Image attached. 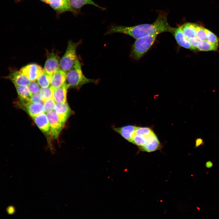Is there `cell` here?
I'll use <instances>...</instances> for the list:
<instances>
[{
	"instance_id": "9c48e42d",
	"label": "cell",
	"mask_w": 219,
	"mask_h": 219,
	"mask_svg": "<svg viewBox=\"0 0 219 219\" xmlns=\"http://www.w3.org/2000/svg\"><path fill=\"white\" fill-rule=\"evenodd\" d=\"M160 143L153 131L148 137L146 143L144 145L139 147V149L143 151L151 152L159 149Z\"/></svg>"
},
{
	"instance_id": "83f0119b",
	"label": "cell",
	"mask_w": 219,
	"mask_h": 219,
	"mask_svg": "<svg viewBox=\"0 0 219 219\" xmlns=\"http://www.w3.org/2000/svg\"><path fill=\"white\" fill-rule=\"evenodd\" d=\"M196 37L199 40H205L206 39L205 28L197 25L196 28Z\"/></svg>"
},
{
	"instance_id": "d590c367",
	"label": "cell",
	"mask_w": 219,
	"mask_h": 219,
	"mask_svg": "<svg viewBox=\"0 0 219 219\" xmlns=\"http://www.w3.org/2000/svg\"><path fill=\"white\" fill-rule=\"evenodd\" d=\"M20 0H17V1H19Z\"/></svg>"
},
{
	"instance_id": "ba28073f",
	"label": "cell",
	"mask_w": 219,
	"mask_h": 219,
	"mask_svg": "<svg viewBox=\"0 0 219 219\" xmlns=\"http://www.w3.org/2000/svg\"><path fill=\"white\" fill-rule=\"evenodd\" d=\"M43 69L36 64H28L22 67L20 71L27 77L31 81H36Z\"/></svg>"
},
{
	"instance_id": "d4e9b609",
	"label": "cell",
	"mask_w": 219,
	"mask_h": 219,
	"mask_svg": "<svg viewBox=\"0 0 219 219\" xmlns=\"http://www.w3.org/2000/svg\"><path fill=\"white\" fill-rule=\"evenodd\" d=\"M206 34V40L210 43L218 46L219 38L213 33L209 30L205 29Z\"/></svg>"
},
{
	"instance_id": "603a6c76",
	"label": "cell",
	"mask_w": 219,
	"mask_h": 219,
	"mask_svg": "<svg viewBox=\"0 0 219 219\" xmlns=\"http://www.w3.org/2000/svg\"><path fill=\"white\" fill-rule=\"evenodd\" d=\"M54 89L51 86L46 88H41L39 94L44 102L53 98Z\"/></svg>"
},
{
	"instance_id": "8fae6325",
	"label": "cell",
	"mask_w": 219,
	"mask_h": 219,
	"mask_svg": "<svg viewBox=\"0 0 219 219\" xmlns=\"http://www.w3.org/2000/svg\"><path fill=\"white\" fill-rule=\"evenodd\" d=\"M54 110L64 126L71 112L68 103L67 102L65 103H56Z\"/></svg>"
},
{
	"instance_id": "3957f363",
	"label": "cell",
	"mask_w": 219,
	"mask_h": 219,
	"mask_svg": "<svg viewBox=\"0 0 219 219\" xmlns=\"http://www.w3.org/2000/svg\"><path fill=\"white\" fill-rule=\"evenodd\" d=\"M157 35H148L136 39L132 46L130 56L136 60L140 59L153 44Z\"/></svg>"
},
{
	"instance_id": "d6a6232c",
	"label": "cell",
	"mask_w": 219,
	"mask_h": 219,
	"mask_svg": "<svg viewBox=\"0 0 219 219\" xmlns=\"http://www.w3.org/2000/svg\"><path fill=\"white\" fill-rule=\"evenodd\" d=\"M213 163L210 161H208L206 163V166L208 168H211L213 166Z\"/></svg>"
},
{
	"instance_id": "7a4b0ae2",
	"label": "cell",
	"mask_w": 219,
	"mask_h": 219,
	"mask_svg": "<svg viewBox=\"0 0 219 219\" xmlns=\"http://www.w3.org/2000/svg\"><path fill=\"white\" fill-rule=\"evenodd\" d=\"M98 79H89L85 76L78 57L72 68L66 73V82L69 88L79 89L87 83H97Z\"/></svg>"
},
{
	"instance_id": "5b68a950",
	"label": "cell",
	"mask_w": 219,
	"mask_h": 219,
	"mask_svg": "<svg viewBox=\"0 0 219 219\" xmlns=\"http://www.w3.org/2000/svg\"><path fill=\"white\" fill-rule=\"evenodd\" d=\"M50 128V135L54 138L58 137L63 125L55 111H51L47 113Z\"/></svg>"
},
{
	"instance_id": "277c9868",
	"label": "cell",
	"mask_w": 219,
	"mask_h": 219,
	"mask_svg": "<svg viewBox=\"0 0 219 219\" xmlns=\"http://www.w3.org/2000/svg\"><path fill=\"white\" fill-rule=\"evenodd\" d=\"M80 42H68L65 53L60 60V68L66 73L73 67L77 58L76 49Z\"/></svg>"
},
{
	"instance_id": "9a60e30c",
	"label": "cell",
	"mask_w": 219,
	"mask_h": 219,
	"mask_svg": "<svg viewBox=\"0 0 219 219\" xmlns=\"http://www.w3.org/2000/svg\"><path fill=\"white\" fill-rule=\"evenodd\" d=\"M39 128L43 132L50 134V128L47 115L43 113L32 117Z\"/></svg>"
},
{
	"instance_id": "44dd1931",
	"label": "cell",
	"mask_w": 219,
	"mask_h": 219,
	"mask_svg": "<svg viewBox=\"0 0 219 219\" xmlns=\"http://www.w3.org/2000/svg\"><path fill=\"white\" fill-rule=\"evenodd\" d=\"M70 2L71 6L75 10V9H80L82 6L86 4H91L100 9H103V8L96 4L92 0H70Z\"/></svg>"
},
{
	"instance_id": "4316f807",
	"label": "cell",
	"mask_w": 219,
	"mask_h": 219,
	"mask_svg": "<svg viewBox=\"0 0 219 219\" xmlns=\"http://www.w3.org/2000/svg\"><path fill=\"white\" fill-rule=\"evenodd\" d=\"M27 86L31 96L39 92L40 86L36 81H31Z\"/></svg>"
},
{
	"instance_id": "7c38bea8",
	"label": "cell",
	"mask_w": 219,
	"mask_h": 219,
	"mask_svg": "<svg viewBox=\"0 0 219 219\" xmlns=\"http://www.w3.org/2000/svg\"><path fill=\"white\" fill-rule=\"evenodd\" d=\"M46 3L55 10L60 13L70 11L73 12H77L73 9L70 4L64 0H47Z\"/></svg>"
},
{
	"instance_id": "4fadbf2b",
	"label": "cell",
	"mask_w": 219,
	"mask_h": 219,
	"mask_svg": "<svg viewBox=\"0 0 219 219\" xmlns=\"http://www.w3.org/2000/svg\"><path fill=\"white\" fill-rule=\"evenodd\" d=\"M172 32L177 43L180 46L190 50L196 49L190 44L184 34L181 27L173 28Z\"/></svg>"
},
{
	"instance_id": "2e32d148",
	"label": "cell",
	"mask_w": 219,
	"mask_h": 219,
	"mask_svg": "<svg viewBox=\"0 0 219 219\" xmlns=\"http://www.w3.org/2000/svg\"><path fill=\"white\" fill-rule=\"evenodd\" d=\"M66 82V73L61 69L52 75L50 86L54 89L62 86Z\"/></svg>"
},
{
	"instance_id": "8992f818",
	"label": "cell",
	"mask_w": 219,
	"mask_h": 219,
	"mask_svg": "<svg viewBox=\"0 0 219 219\" xmlns=\"http://www.w3.org/2000/svg\"><path fill=\"white\" fill-rule=\"evenodd\" d=\"M16 104L32 117L44 112L43 104L41 103L23 102L19 100Z\"/></svg>"
},
{
	"instance_id": "6da1fadb",
	"label": "cell",
	"mask_w": 219,
	"mask_h": 219,
	"mask_svg": "<svg viewBox=\"0 0 219 219\" xmlns=\"http://www.w3.org/2000/svg\"><path fill=\"white\" fill-rule=\"evenodd\" d=\"M173 28L168 24L167 15L160 13L156 20L151 24H144L132 26H117L115 30L137 39L148 35L156 34L165 32H172Z\"/></svg>"
},
{
	"instance_id": "836d02e7",
	"label": "cell",
	"mask_w": 219,
	"mask_h": 219,
	"mask_svg": "<svg viewBox=\"0 0 219 219\" xmlns=\"http://www.w3.org/2000/svg\"><path fill=\"white\" fill-rule=\"evenodd\" d=\"M65 1H66L67 3H68L69 4H70V0H64Z\"/></svg>"
},
{
	"instance_id": "f1b7e54d",
	"label": "cell",
	"mask_w": 219,
	"mask_h": 219,
	"mask_svg": "<svg viewBox=\"0 0 219 219\" xmlns=\"http://www.w3.org/2000/svg\"><path fill=\"white\" fill-rule=\"evenodd\" d=\"M153 131L149 128L137 127L134 134L148 136Z\"/></svg>"
},
{
	"instance_id": "484cf974",
	"label": "cell",
	"mask_w": 219,
	"mask_h": 219,
	"mask_svg": "<svg viewBox=\"0 0 219 219\" xmlns=\"http://www.w3.org/2000/svg\"><path fill=\"white\" fill-rule=\"evenodd\" d=\"M56 103L53 98L45 101L43 104L44 112L48 113L54 110Z\"/></svg>"
},
{
	"instance_id": "4dcf8cb0",
	"label": "cell",
	"mask_w": 219,
	"mask_h": 219,
	"mask_svg": "<svg viewBox=\"0 0 219 219\" xmlns=\"http://www.w3.org/2000/svg\"><path fill=\"white\" fill-rule=\"evenodd\" d=\"M191 45L194 48L197 49V45L199 40L195 36L187 39Z\"/></svg>"
},
{
	"instance_id": "5bb4252c",
	"label": "cell",
	"mask_w": 219,
	"mask_h": 219,
	"mask_svg": "<svg viewBox=\"0 0 219 219\" xmlns=\"http://www.w3.org/2000/svg\"><path fill=\"white\" fill-rule=\"evenodd\" d=\"M137 126L128 125L120 127H114L113 129L127 141L131 142Z\"/></svg>"
},
{
	"instance_id": "ac0fdd59",
	"label": "cell",
	"mask_w": 219,
	"mask_h": 219,
	"mask_svg": "<svg viewBox=\"0 0 219 219\" xmlns=\"http://www.w3.org/2000/svg\"><path fill=\"white\" fill-rule=\"evenodd\" d=\"M196 24L186 23L181 26L182 32L187 39L196 36Z\"/></svg>"
},
{
	"instance_id": "7402d4cb",
	"label": "cell",
	"mask_w": 219,
	"mask_h": 219,
	"mask_svg": "<svg viewBox=\"0 0 219 219\" xmlns=\"http://www.w3.org/2000/svg\"><path fill=\"white\" fill-rule=\"evenodd\" d=\"M218 46L213 44L206 40H199L197 45V49L202 51L216 50Z\"/></svg>"
},
{
	"instance_id": "1f68e13d",
	"label": "cell",
	"mask_w": 219,
	"mask_h": 219,
	"mask_svg": "<svg viewBox=\"0 0 219 219\" xmlns=\"http://www.w3.org/2000/svg\"><path fill=\"white\" fill-rule=\"evenodd\" d=\"M203 144V140L201 138L197 139L196 141V146L197 147Z\"/></svg>"
},
{
	"instance_id": "d6986e66",
	"label": "cell",
	"mask_w": 219,
	"mask_h": 219,
	"mask_svg": "<svg viewBox=\"0 0 219 219\" xmlns=\"http://www.w3.org/2000/svg\"><path fill=\"white\" fill-rule=\"evenodd\" d=\"M19 96V100L30 102L31 95L27 86L15 85Z\"/></svg>"
},
{
	"instance_id": "ffe728a7",
	"label": "cell",
	"mask_w": 219,
	"mask_h": 219,
	"mask_svg": "<svg viewBox=\"0 0 219 219\" xmlns=\"http://www.w3.org/2000/svg\"><path fill=\"white\" fill-rule=\"evenodd\" d=\"M51 77V75L43 69L37 79V82L40 87H47L50 85Z\"/></svg>"
},
{
	"instance_id": "f546056e",
	"label": "cell",
	"mask_w": 219,
	"mask_h": 219,
	"mask_svg": "<svg viewBox=\"0 0 219 219\" xmlns=\"http://www.w3.org/2000/svg\"><path fill=\"white\" fill-rule=\"evenodd\" d=\"M30 102L34 103H40L43 104L44 101L39 93L33 94L30 97Z\"/></svg>"
},
{
	"instance_id": "52a82bcc",
	"label": "cell",
	"mask_w": 219,
	"mask_h": 219,
	"mask_svg": "<svg viewBox=\"0 0 219 219\" xmlns=\"http://www.w3.org/2000/svg\"><path fill=\"white\" fill-rule=\"evenodd\" d=\"M60 58L57 54L53 52L49 53L45 63L44 70L52 75L60 68Z\"/></svg>"
},
{
	"instance_id": "cb8c5ba5",
	"label": "cell",
	"mask_w": 219,
	"mask_h": 219,
	"mask_svg": "<svg viewBox=\"0 0 219 219\" xmlns=\"http://www.w3.org/2000/svg\"><path fill=\"white\" fill-rule=\"evenodd\" d=\"M148 136L134 134L131 143L139 147L142 146L146 143Z\"/></svg>"
},
{
	"instance_id": "e0dca14e",
	"label": "cell",
	"mask_w": 219,
	"mask_h": 219,
	"mask_svg": "<svg viewBox=\"0 0 219 219\" xmlns=\"http://www.w3.org/2000/svg\"><path fill=\"white\" fill-rule=\"evenodd\" d=\"M69 87L66 82L62 86L54 90L53 98L56 103H65L67 101V91Z\"/></svg>"
},
{
	"instance_id": "e575fe53",
	"label": "cell",
	"mask_w": 219,
	"mask_h": 219,
	"mask_svg": "<svg viewBox=\"0 0 219 219\" xmlns=\"http://www.w3.org/2000/svg\"><path fill=\"white\" fill-rule=\"evenodd\" d=\"M41 0L42 1H43V2H46V1H47V0Z\"/></svg>"
},
{
	"instance_id": "30bf717a",
	"label": "cell",
	"mask_w": 219,
	"mask_h": 219,
	"mask_svg": "<svg viewBox=\"0 0 219 219\" xmlns=\"http://www.w3.org/2000/svg\"><path fill=\"white\" fill-rule=\"evenodd\" d=\"M7 78L15 85L27 86L31 82L27 77L20 71H11Z\"/></svg>"
}]
</instances>
